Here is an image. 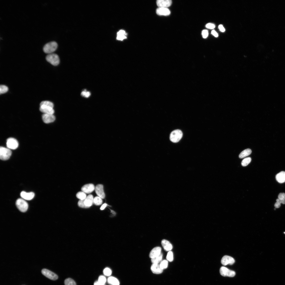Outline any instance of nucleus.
Here are the masks:
<instances>
[{"mask_svg":"<svg viewBox=\"0 0 285 285\" xmlns=\"http://www.w3.org/2000/svg\"><path fill=\"white\" fill-rule=\"evenodd\" d=\"M46 59L48 62L54 66L57 65L60 62L59 56L57 55L54 53L48 54L46 56Z\"/></svg>","mask_w":285,"mask_h":285,"instance_id":"39448f33","label":"nucleus"},{"mask_svg":"<svg viewBox=\"0 0 285 285\" xmlns=\"http://www.w3.org/2000/svg\"><path fill=\"white\" fill-rule=\"evenodd\" d=\"M162 257L163 255L161 253L160 255L154 258L151 259V262L153 263L158 264V263L161 261L162 260Z\"/></svg>","mask_w":285,"mask_h":285,"instance_id":"393cba45","label":"nucleus"},{"mask_svg":"<svg viewBox=\"0 0 285 285\" xmlns=\"http://www.w3.org/2000/svg\"><path fill=\"white\" fill-rule=\"evenodd\" d=\"M278 198L281 200H285V194L283 193H280L278 195Z\"/></svg>","mask_w":285,"mask_h":285,"instance_id":"ea45409f","label":"nucleus"},{"mask_svg":"<svg viewBox=\"0 0 285 285\" xmlns=\"http://www.w3.org/2000/svg\"><path fill=\"white\" fill-rule=\"evenodd\" d=\"M58 44L55 41L48 42L45 45L43 48L44 52L48 54L53 53L57 49Z\"/></svg>","mask_w":285,"mask_h":285,"instance_id":"f257e3e1","label":"nucleus"},{"mask_svg":"<svg viewBox=\"0 0 285 285\" xmlns=\"http://www.w3.org/2000/svg\"><path fill=\"white\" fill-rule=\"evenodd\" d=\"M166 259L168 260L170 262L173 261L174 259L173 254L172 251H169L168 253Z\"/></svg>","mask_w":285,"mask_h":285,"instance_id":"2f4dec72","label":"nucleus"},{"mask_svg":"<svg viewBox=\"0 0 285 285\" xmlns=\"http://www.w3.org/2000/svg\"><path fill=\"white\" fill-rule=\"evenodd\" d=\"M156 3L159 7L167 8L171 6L172 2L171 0H158Z\"/></svg>","mask_w":285,"mask_h":285,"instance_id":"ddd939ff","label":"nucleus"},{"mask_svg":"<svg viewBox=\"0 0 285 285\" xmlns=\"http://www.w3.org/2000/svg\"><path fill=\"white\" fill-rule=\"evenodd\" d=\"M161 244L164 249L166 251H169L173 248L171 244L168 241L163 240L161 241Z\"/></svg>","mask_w":285,"mask_h":285,"instance_id":"6ab92c4d","label":"nucleus"},{"mask_svg":"<svg viewBox=\"0 0 285 285\" xmlns=\"http://www.w3.org/2000/svg\"><path fill=\"white\" fill-rule=\"evenodd\" d=\"M151 270L153 273L157 274L162 273L163 270L161 269L160 265L157 263H153L151 267Z\"/></svg>","mask_w":285,"mask_h":285,"instance_id":"f3484780","label":"nucleus"},{"mask_svg":"<svg viewBox=\"0 0 285 285\" xmlns=\"http://www.w3.org/2000/svg\"><path fill=\"white\" fill-rule=\"evenodd\" d=\"M235 262V260L232 257L228 256H225L222 258L221 263L224 266L228 264L232 265Z\"/></svg>","mask_w":285,"mask_h":285,"instance_id":"9b49d317","label":"nucleus"},{"mask_svg":"<svg viewBox=\"0 0 285 285\" xmlns=\"http://www.w3.org/2000/svg\"><path fill=\"white\" fill-rule=\"evenodd\" d=\"M94 285H105V284H100L98 281H96L94 283Z\"/></svg>","mask_w":285,"mask_h":285,"instance_id":"49530a36","label":"nucleus"},{"mask_svg":"<svg viewBox=\"0 0 285 285\" xmlns=\"http://www.w3.org/2000/svg\"><path fill=\"white\" fill-rule=\"evenodd\" d=\"M220 272L221 275L224 277H233L236 275L235 272L229 270L224 267H221Z\"/></svg>","mask_w":285,"mask_h":285,"instance_id":"423d86ee","label":"nucleus"},{"mask_svg":"<svg viewBox=\"0 0 285 285\" xmlns=\"http://www.w3.org/2000/svg\"><path fill=\"white\" fill-rule=\"evenodd\" d=\"M109 283L111 285H120V282L118 280L113 277H109L108 279Z\"/></svg>","mask_w":285,"mask_h":285,"instance_id":"5701e85b","label":"nucleus"},{"mask_svg":"<svg viewBox=\"0 0 285 285\" xmlns=\"http://www.w3.org/2000/svg\"><path fill=\"white\" fill-rule=\"evenodd\" d=\"M283 200H281L279 199L278 198L276 200V201L277 202H278V203H280V204H281V203H282H282Z\"/></svg>","mask_w":285,"mask_h":285,"instance_id":"a18cd8bd","label":"nucleus"},{"mask_svg":"<svg viewBox=\"0 0 285 285\" xmlns=\"http://www.w3.org/2000/svg\"><path fill=\"white\" fill-rule=\"evenodd\" d=\"M276 178L277 181L279 183H282L285 182V172L282 171L277 174Z\"/></svg>","mask_w":285,"mask_h":285,"instance_id":"412c9836","label":"nucleus"},{"mask_svg":"<svg viewBox=\"0 0 285 285\" xmlns=\"http://www.w3.org/2000/svg\"><path fill=\"white\" fill-rule=\"evenodd\" d=\"M211 33L212 35L215 37H217L218 36V34L214 30H213L211 31Z\"/></svg>","mask_w":285,"mask_h":285,"instance_id":"a19ab883","label":"nucleus"},{"mask_svg":"<svg viewBox=\"0 0 285 285\" xmlns=\"http://www.w3.org/2000/svg\"><path fill=\"white\" fill-rule=\"evenodd\" d=\"M91 95V93L90 92L87 91L85 90L82 91L81 93V95L82 96L86 98L89 97Z\"/></svg>","mask_w":285,"mask_h":285,"instance_id":"e433bc0d","label":"nucleus"},{"mask_svg":"<svg viewBox=\"0 0 285 285\" xmlns=\"http://www.w3.org/2000/svg\"><path fill=\"white\" fill-rule=\"evenodd\" d=\"M161 248L160 247H157L154 248L151 251L149 257L152 259L158 256L161 253Z\"/></svg>","mask_w":285,"mask_h":285,"instance_id":"2eb2a0df","label":"nucleus"},{"mask_svg":"<svg viewBox=\"0 0 285 285\" xmlns=\"http://www.w3.org/2000/svg\"><path fill=\"white\" fill-rule=\"evenodd\" d=\"M39 110L44 114H53L55 112L53 108L48 106H40Z\"/></svg>","mask_w":285,"mask_h":285,"instance_id":"4468645a","label":"nucleus"},{"mask_svg":"<svg viewBox=\"0 0 285 285\" xmlns=\"http://www.w3.org/2000/svg\"><path fill=\"white\" fill-rule=\"evenodd\" d=\"M65 285H76L75 281L71 278H68L65 280L64 282Z\"/></svg>","mask_w":285,"mask_h":285,"instance_id":"cd10ccee","label":"nucleus"},{"mask_svg":"<svg viewBox=\"0 0 285 285\" xmlns=\"http://www.w3.org/2000/svg\"><path fill=\"white\" fill-rule=\"evenodd\" d=\"M76 196L78 198L81 200H85L87 197L85 193L83 191L78 192Z\"/></svg>","mask_w":285,"mask_h":285,"instance_id":"bb28decb","label":"nucleus"},{"mask_svg":"<svg viewBox=\"0 0 285 285\" xmlns=\"http://www.w3.org/2000/svg\"><path fill=\"white\" fill-rule=\"evenodd\" d=\"M16 204L17 207L21 212H26L28 208V203L24 199L19 198L16 200Z\"/></svg>","mask_w":285,"mask_h":285,"instance_id":"7ed1b4c3","label":"nucleus"},{"mask_svg":"<svg viewBox=\"0 0 285 285\" xmlns=\"http://www.w3.org/2000/svg\"><path fill=\"white\" fill-rule=\"evenodd\" d=\"M219 28L220 31L222 32H224L225 31V29L222 25H220L219 26Z\"/></svg>","mask_w":285,"mask_h":285,"instance_id":"79ce46f5","label":"nucleus"},{"mask_svg":"<svg viewBox=\"0 0 285 285\" xmlns=\"http://www.w3.org/2000/svg\"><path fill=\"white\" fill-rule=\"evenodd\" d=\"M208 32L207 30H204L202 31V35L204 38H207L208 36Z\"/></svg>","mask_w":285,"mask_h":285,"instance_id":"4c0bfd02","label":"nucleus"},{"mask_svg":"<svg viewBox=\"0 0 285 285\" xmlns=\"http://www.w3.org/2000/svg\"><path fill=\"white\" fill-rule=\"evenodd\" d=\"M21 196L22 198L24 200H32L35 196V194L32 192L26 193L23 191L21 193Z\"/></svg>","mask_w":285,"mask_h":285,"instance_id":"a211bd4d","label":"nucleus"},{"mask_svg":"<svg viewBox=\"0 0 285 285\" xmlns=\"http://www.w3.org/2000/svg\"><path fill=\"white\" fill-rule=\"evenodd\" d=\"M85 200H79L78 202V205L80 207L83 208H89L86 206L84 203Z\"/></svg>","mask_w":285,"mask_h":285,"instance_id":"f704fd0d","label":"nucleus"},{"mask_svg":"<svg viewBox=\"0 0 285 285\" xmlns=\"http://www.w3.org/2000/svg\"><path fill=\"white\" fill-rule=\"evenodd\" d=\"M284 233H285V232H284Z\"/></svg>","mask_w":285,"mask_h":285,"instance_id":"de8ad7c7","label":"nucleus"},{"mask_svg":"<svg viewBox=\"0 0 285 285\" xmlns=\"http://www.w3.org/2000/svg\"><path fill=\"white\" fill-rule=\"evenodd\" d=\"M11 155L12 152L10 149L3 147L0 148V158L1 160L4 161L8 160Z\"/></svg>","mask_w":285,"mask_h":285,"instance_id":"20e7f679","label":"nucleus"},{"mask_svg":"<svg viewBox=\"0 0 285 285\" xmlns=\"http://www.w3.org/2000/svg\"><path fill=\"white\" fill-rule=\"evenodd\" d=\"M160 265L161 269L163 270L166 269L168 266V262L166 260H163L161 261Z\"/></svg>","mask_w":285,"mask_h":285,"instance_id":"c756f323","label":"nucleus"},{"mask_svg":"<svg viewBox=\"0 0 285 285\" xmlns=\"http://www.w3.org/2000/svg\"><path fill=\"white\" fill-rule=\"evenodd\" d=\"M106 281V279L105 276H100L98 277V281L100 284H105Z\"/></svg>","mask_w":285,"mask_h":285,"instance_id":"473e14b6","label":"nucleus"},{"mask_svg":"<svg viewBox=\"0 0 285 285\" xmlns=\"http://www.w3.org/2000/svg\"><path fill=\"white\" fill-rule=\"evenodd\" d=\"M42 274L48 279L53 280H56L58 278V276L55 273L46 269H44L42 271Z\"/></svg>","mask_w":285,"mask_h":285,"instance_id":"6e6552de","label":"nucleus"},{"mask_svg":"<svg viewBox=\"0 0 285 285\" xmlns=\"http://www.w3.org/2000/svg\"><path fill=\"white\" fill-rule=\"evenodd\" d=\"M42 105L48 106L53 108L54 107V105L53 103L49 101H45L42 102L40 104V106Z\"/></svg>","mask_w":285,"mask_h":285,"instance_id":"7c9ffc66","label":"nucleus"},{"mask_svg":"<svg viewBox=\"0 0 285 285\" xmlns=\"http://www.w3.org/2000/svg\"><path fill=\"white\" fill-rule=\"evenodd\" d=\"M101 198L96 196L94 199V203L96 206L101 205L103 203V200Z\"/></svg>","mask_w":285,"mask_h":285,"instance_id":"a878e982","label":"nucleus"},{"mask_svg":"<svg viewBox=\"0 0 285 285\" xmlns=\"http://www.w3.org/2000/svg\"><path fill=\"white\" fill-rule=\"evenodd\" d=\"M275 207L276 208H279L281 206V204L278 202H276L275 204Z\"/></svg>","mask_w":285,"mask_h":285,"instance_id":"c03bdc74","label":"nucleus"},{"mask_svg":"<svg viewBox=\"0 0 285 285\" xmlns=\"http://www.w3.org/2000/svg\"><path fill=\"white\" fill-rule=\"evenodd\" d=\"M8 90V88L6 86L1 85L0 87V94H1L6 93Z\"/></svg>","mask_w":285,"mask_h":285,"instance_id":"72a5a7b5","label":"nucleus"},{"mask_svg":"<svg viewBox=\"0 0 285 285\" xmlns=\"http://www.w3.org/2000/svg\"><path fill=\"white\" fill-rule=\"evenodd\" d=\"M43 122L48 124L54 122L55 120V117L53 114H44L42 116Z\"/></svg>","mask_w":285,"mask_h":285,"instance_id":"9d476101","label":"nucleus"},{"mask_svg":"<svg viewBox=\"0 0 285 285\" xmlns=\"http://www.w3.org/2000/svg\"><path fill=\"white\" fill-rule=\"evenodd\" d=\"M127 35L124 30H121L117 33L116 39L118 40L123 41L127 38Z\"/></svg>","mask_w":285,"mask_h":285,"instance_id":"4be33fe9","label":"nucleus"},{"mask_svg":"<svg viewBox=\"0 0 285 285\" xmlns=\"http://www.w3.org/2000/svg\"><path fill=\"white\" fill-rule=\"evenodd\" d=\"M103 273L105 275L109 276L112 274V271L109 268H106L104 270Z\"/></svg>","mask_w":285,"mask_h":285,"instance_id":"c9c22d12","label":"nucleus"},{"mask_svg":"<svg viewBox=\"0 0 285 285\" xmlns=\"http://www.w3.org/2000/svg\"><path fill=\"white\" fill-rule=\"evenodd\" d=\"M95 187L93 184H86L83 186L81 188L82 191L87 194H90L95 190Z\"/></svg>","mask_w":285,"mask_h":285,"instance_id":"f8f14e48","label":"nucleus"},{"mask_svg":"<svg viewBox=\"0 0 285 285\" xmlns=\"http://www.w3.org/2000/svg\"><path fill=\"white\" fill-rule=\"evenodd\" d=\"M107 204H106V203L104 204L103 205H102V206H101V208H100V209L101 210H104L107 207Z\"/></svg>","mask_w":285,"mask_h":285,"instance_id":"37998d69","label":"nucleus"},{"mask_svg":"<svg viewBox=\"0 0 285 285\" xmlns=\"http://www.w3.org/2000/svg\"><path fill=\"white\" fill-rule=\"evenodd\" d=\"M95 190L97 195L102 199L105 198V194L103 186L102 184H98L95 187Z\"/></svg>","mask_w":285,"mask_h":285,"instance_id":"1a4fd4ad","label":"nucleus"},{"mask_svg":"<svg viewBox=\"0 0 285 285\" xmlns=\"http://www.w3.org/2000/svg\"><path fill=\"white\" fill-rule=\"evenodd\" d=\"M206 27L208 29H212L215 28V26L213 24L209 23L206 25Z\"/></svg>","mask_w":285,"mask_h":285,"instance_id":"58836bf2","label":"nucleus"},{"mask_svg":"<svg viewBox=\"0 0 285 285\" xmlns=\"http://www.w3.org/2000/svg\"><path fill=\"white\" fill-rule=\"evenodd\" d=\"M94 197L92 195H89L87 196L85 200L84 203L86 206L89 208L92 206L94 203Z\"/></svg>","mask_w":285,"mask_h":285,"instance_id":"aec40b11","label":"nucleus"},{"mask_svg":"<svg viewBox=\"0 0 285 285\" xmlns=\"http://www.w3.org/2000/svg\"><path fill=\"white\" fill-rule=\"evenodd\" d=\"M252 153V151L249 149H246L242 151L239 156L240 158H243L249 155Z\"/></svg>","mask_w":285,"mask_h":285,"instance_id":"b1692460","label":"nucleus"},{"mask_svg":"<svg viewBox=\"0 0 285 285\" xmlns=\"http://www.w3.org/2000/svg\"><path fill=\"white\" fill-rule=\"evenodd\" d=\"M157 14L160 16H167L171 13L170 10L167 8L159 7L156 10Z\"/></svg>","mask_w":285,"mask_h":285,"instance_id":"dca6fc26","label":"nucleus"},{"mask_svg":"<svg viewBox=\"0 0 285 285\" xmlns=\"http://www.w3.org/2000/svg\"><path fill=\"white\" fill-rule=\"evenodd\" d=\"M6 145L8 148L10 149L14 150L18 147L19 143L18 141L15 139L10 138L7 139Z\"/></svg>","mask_w":285,"mask_h":285,"instance_id":"0eeeda50","label":"nucleus"},{"mask_svg":"<svg viewBox=\"0 0 285 285\" xmlns=\"http://www.w3.org/2000/svg\"><path fill=\"white\" fill-rule=\"evenodd\" d=\"M251 159L250 157H248L244 159L241 163L243 167L247 165L251 162Z\"/></svg>","mask_w":285,"mask_h":285,"instance_id":"c85d7f7f","label":"nucleus"},{"mask_svg":"<svg viewBox=\"0 0 285 285\" xmlns=\"http://www.w3.org/2000/svg\"><path fill=\"white\" fill-rule=\"evenodd\" d=\"M183 136L182 132L180 130H176L173 131L170 136V141L174 143L178 142L181 139Z\"/></svg>","mask_w":285,"mask_h":285,"instance_id":"f03ea898","label":"nucleus"}]
</instances>
